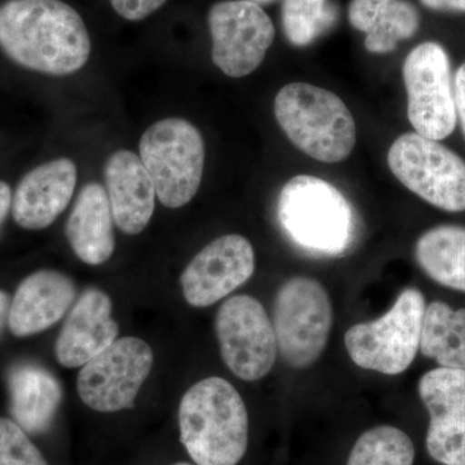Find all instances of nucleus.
<instances>
[{
  "label": "nucleus",
  "mask_w": 465,
  "mask_h": 465,
  "mask_svg": "<svg viewBox=\"0 0 465 465\" xmlns=\"http://www.w3.org/2000/svg\"><path fill=\"white\" fill-rule=\"evenodd\" d=\"M167 0H110L119 16L128 21H142L154 14Z\"/></svg>",
  "instance_id": "27"
},
{
  "label": "nucleus",
  "mask_w": 465,
  "mask_h": 465,
  "mask_svg": "<svg viewBox=\"0 0 465 465\" xmlns=\"http://www.w3.org/2000/svg\"><path fill=\"white\" fill-rule=\"evenodd\" d=\"M0 47L42 74H74L87 64L91 39L84 18L61 0H9L0 8Z\"/></svg>",
  "instance_id": "1"
},
{
  "label": "nucleus",
  "mask_w": 465,
  "mask_h": 465,
  "mask_svg": "<svg viewBox=\"0 0 465 465\" xmlns=\"http://www.w3.org/2000/svg\"><path fill=\"white\" fill-rule=\"evenodd\" d=\"M391 173L410 192L432 206L465 211V161L436 140L402 134L388 152Z\"/></svg>",
  "instance_id": "8"
},
{
  "label": "nucleus",
  "mask_w": 465,
  "mask_h": 465,
  "mask_svg": "<svg viewBox=\"0 0 465 465\" xmlns=\"http://www.w3.org/2000/svg\"><path fill=\"white\" fill-rule=\"evenodd\" d=\"M278 124L296 148L323 163H339L353 152L357 130L344 101L331 91L295 82L274 101Z\"/></svg>",
  "instance_id": "4"
},
{
  "label": "nucleus",
  "mask_w": 465,
  "mask_h": 465,
  "mask_svg": "<svg viewBox=\"0 0 465 465\" xmlns=\"http://www.w3.org/2000/svg\"><path fill=\"white\" fill-rule=\"evenodd\" d=\"M216 336L225 365L242 381H256L269 374L277 360L273 323L262 302L237 295L217 311Z\"/></svg>",
  "instance_id": "10"
},
{
  "label": "nucleus",
  "mask_w": 465,
  "mask_h": 465,
  "mask_svg": "<svg viewBox=\"0 0 465 465\" xmlns=\"http://www.w3.org/2000/svg\"><path fill=\"white\" fill-rule=\"evenodd\" d=\"M0 465H48L25 430L14 420L0 418Z\"/></svg>",
  "instance_id": "26"
},
{
  "label": "nucleus",
  "mask_w": 465,
  "mask_h": 465,
  "mask_svg": "<svg viewBox=\"0 0 465 465\" xmlns=\"http://www.w3.org/2000/svg\"><path fill=\"white\" fill-rule=\"evenodd\" d=\"M455 106L457 115L460 119L461 128L465 136V63L459 67L454 81Z\"/></svg>",
  "instance_id": "28"
},
{
  "label": "nucleus",
  "mask_w": 465,
  "mask_h": 465,
  "mask_svg": "<svg viewBox=\"0 0 465 465\" xmlns=\"http://www.w3.org/2000/svg\"><path fill=\"white\" fill-rule=\"evenodd\" d=\"M208 27L213 64L231 78L252 74L274 42L271 17L246 0L216 3L208 12Z\"/></svg>",
  "instance_id": "12"
},
{
  "label": "nucleus",
  "mask_w": 465,
  "mask_h": 465,
  "mask_svg": "<svg viewBox=\"0 0 465 465\" xmlns=\"http://www.w3.org/2000/svg\"><path fill=\"white\" fill-rule=\"evenodd\" d=\"M113 213L108 193L100 183H87L66 222V238L73 251L88 265H101L115 250Z\"/></svg>",
  "instance_id": "19"
},
{
  "label": "nucleus",
  "mask_w": 465,
  "mask_h": 465,
  "mask_svg": "<svg viewBox=\"0 0 465 465\" xmlns=\"http://www.w3.org/2000/svg\"><path fill=\"white\" fill-rule=\"evenodd\" d=\"M12 192L7 183L0 182V226L7 219L9 210L12 208Z\"/></svg>",
  "instance_id": "30"
},
{
  "label": "nucleus",
  "mask_w": 465,
  "mask_h": 465,
  "mask_svg": "<svg viewBox=\"0 0 465 465\" xmlns=\"http://www.w3.org/2000/svg\"><path fill=\"white\" fill-rule=\"evenodd\" d=\"M418 390L430 412L425 443L430 457L443 465H465V370H430Z\"/></svg>",
  "instance_id": "14"
},
{
  "label": "nucleus",
  "mask_w": 465,
  "mask_h": 465,
  "mask_svg": "<svg viewBox=\"0 0 465 465\" xmlns=\"http://www.w3.org/2000/svg\"><path fill=\"white\" fill-rule=\"evenodd\" d=\"M78 171L69 158H58L34 168L18 183L12 198L15 222L26 231L54 224L74 194Z\"/></svg>",
  "instance_id": "15"
},
{
  "label": "nucleus",
  "mask_w": 465,
  "mask_h": 465,
  "mask_svg": "<svg viewBox=\"0 0 465 465\" xmlns=\"http://www.w3.org/2000/svg\"><path fill=\"white\" fill-rule=\"evenodd\" d=\"M255 251L240 234L223 235L208 243L182 275L183 298L193 307L206 308L226 298L252 277Z\"/></svg>",
  "instance_id": "13"
},
{
  "label": "nucleus",
  "mask_w": 465,
  "mask_h": 465,
  "mask_svg": "<svg viewBox=\"0 0 465 465\" xmlns=\"http://www.w3.org/2000/svg\"><path fill=\"white\" fill-rule=\"evenodd\" d=\"M180 433L198 465H237L249 445V415L240 391L225 379H204L183 394Z\"/></svg>",
  "instance_id": "2"
},
{
  "label": "nucleus",
  "mask_w": 465,
  "mask_h": 465,
  "mask_svg": "<svg viewBox=\"0 0 465 465\" xmlns=\"http://www.w3.org/2000/svg\"><path fill=\"white\" fill-rule=\"evenodd\" d=\"M430 11L440 14H465V0H420Z\"/></svg>",
  "instance_id": "29"
},
{
  "label": "nucleus",
  "mask_w": 465,
  "mask_h": 465,
  "mask_svg": "<svg viewBox=\"0 0 465 465\" xmlns=\"http://www.w3.org/2000/svg\"><path fill=\"white\" fill-rule=\"evenodd\" d=\"M8 390L9 410L15 423L26 433L45 432L63 399L57 379L42 366L23 363L9 371Z\"/></svg>",
  "instance_id": "21"
},
{
  "label": "nucleus",
  "mask_w": 465,
  "mask_h": 465,
  "mask_svg": "<svg viewBox=\"0 0 465 465\" xmlns=\"http://www.w3.org/2000/svg\"><path fill=\"white\" fill-rule=\"evenodd\" d=\"M420 351L440 367L465 370V309L430 302L425 308Z\"/></svg>",
  "instance_id": "23"
},
{
  "label": "nucleus",
  "mask_w": 465,
  "mask_h": 465,
  "mask_svg": "<svg viewBox=\"0 0 465 465\" xmlns=\"http://www.w3.org/2000/svg\"><path fill=\"white\" fill-rule=\"evenodd\" d=\"M140 158L164 207L180 208L197 194L203 177L204 140L183 118L162 119L140 140Z\"/></svg>",
  "instance_id": "5"
},
{
  "label": "nucleus",
  "mask_w": 465,
  "mask_h": 465,
  "mask_svg": "<svg viewBox=\"0 0 465 465\" xmlns=\"http://www.w3.org/2000/svg\"><path fill=\"white\" fill-rule=\"evenodd\" d=\"M9 307H11V300L7 293L0 291V332L5 329V323L8 322Z\"/></svg>",
  "instance_id": "31"
},
{
  "label": "nucleus",
  "mask_w": 465,
  "mask_h": 465,
  "mask_svg": "<svg viewBox=\"0 0 465 465\" xmlns=\"http://www.w3.org/2000/svg\"><path fill=\"white\" fill-rule=\"evenodd\" d=\"M415 259L430 280L465 292V228L434 226L423 232L415 244Z\"/></svg>",
  "instance_id": "22"
},
{
  "label": "nucleus",
  "mask_w": 465,
  "mask_h": 465,
  "mask_svg": "<svg viewBox=\"0 0 465 465\" xmlns=\"http://www.w3.org/2000/svg\"><path fill=\"white\" fill-rule=\"evenodd\" d=\"M348 18L366 34L365 48L374 54H391L420 27V14L410 0H351Z\"/></svg>",
  "instance_id": "20"
},
{
  "label": "nucleus",
  "mask_w": 465,
  "mask_h": 465,
  "mask_svg": "<svg viewBox=\"0 0 465 465\" xmlns=\"http://www.w3.org/2000/svg\"><path fill=\"white\" fill-rule=\"evenodd\" d=\"M118 333L109 296L97 289L84 291L58 335L57 361L67 369L84 366L114 342Z\"/></svg>",
  "instance_id": "16"
},
{
  "label": "nucleus",
  "mask_w": 465,
  "mask_h": 465,
  "mask_svg": "<svg viewBox=\"0 0 465 465\" xmlns=\"http://www.w3.org/2000/svg\"><path fill=\"white\" fill-rule=\"evenodd\" d=\"M341 12L333 0H283L282 26L293 47H308L338 24Z\"/></svg>",
  "instance_id": "24"
},
{
  "label": "nucleus",
  "mask_w": 465,
  "mask_h": 465,
  "mask_svg": "<svg viewBox=\"0 0 465 465\" xmlns=\"http://www.w3.org/2000/svg\"><path fill=\"white\" fill-rule=\"evenodd\" d=\"M246 2L253 3V5H265L271 3L277 2V0H246Z\"/></svg>",
  "instance_id": "32"
},
{
  "label": "nucleus",
  "mask_w": 465,
  "mask_h": 465,
  "mask_svg": "<svg viewBox=\"0 0 465 465\" xmlns=\"http://www.w3.org/2000/svg\"><path fill=\"white\" fill-rule=\"evenodd\" d=\"M76 295L75 284L56 271L35 272L18 286L9 307L8 326L18 338L50 329L65 316Z\"/></svg>",
  "instance_id": "18"
},
{
  "label": "nucleus",
  "mask_w": 465,
  "mask_h": 465,
  "mask_svg": "<svg viewBox=\"0 0 465 465\" xmlns=\"http://www.w3.org/2000/svg\"><path fill=\"white\" fill-rule=\"evenodd\" d=\"M415 448L405 432L391 425L361 434L347 465H414Z\"/></svg>",
  "instance_id": "25"
},
{
  "label": "nucleus",
  "mask_w": 465,
  "mask_h": 465,
  "mask_svg": "<svg viewBox=\"0 0 465 465\" xmlns=\"http://www.w3.org/2000/svg\"><path fill=\"white\" fill-rule=\"evenodd\" d=\"M153 362L148 342L133 336L116 339L79 372V397L94 411L128 409L152 371Z\"/></svg>",
  "instance_id": "11"
},
{
  "label": "nucleus",
  "mask_w": 465,
  "mask_h": 465,
  "mask_svg": "<svg viewBox=\"0 0 465 465\" xmlns=\"http://www.w3.org/2000/svg\"><path fill=\"white\" fill-rule=\"evenodd\" d=\"M407 116L416 134L445 140L457 127L451 63L445 48L424 42L407 54L402 66Z\"/></svg>",
  "instance_id": "9"
},
{
  "label": "nucleus",
  "mask_w": 465,
  "mask_h": 465,
  "mask_svg": "<svg viewBox=\"0 0 465 465\" xmlns=\"http://www.w3.org/2000/svg\"><path fill=\"white\" fill-rule=\"evenodd\" d=\"M326 289L309 277H292L278 290L273 327L278 351L293 369H307L322 356L332 329Z\"/></svg>",
  "instance_id": "7"
},
{
  "label": "nucleus",
  "mask_w": 465,
  "mask_h": 465,
  "mask_svg": "<svg viewBox=\"0 0 465 465\" xmlns=\"http://www.w3.org/2000/svg\"><path fill=\"white\" fill-rule=\"evenodd\" d=\"M425 308L420 290H403L384 316L354 324L345 332L351 360L361 369L384 375L405 372L420 349Z\"/></svg>",
  "instance_id": "6"
},
{
  "label": "nucleus",
  "mask_w": 465,
  "mask_h": 465,
  "mask_svg": "<svg viewBox=\"0 0 465 465\" xmlns=\"http://www.w3.org/2000/svg\"><path fill=\"white\" fill-rule=\"evenodd\" d=\"M113 219L125 234H140L155 210L154 183L140 155L130 150L113 153L104 168Z\"/></svg>",
  "instance_id": "17"
},
{
  "label": "nucleus",
  "mask_w": 465,
  "mask_h": 465,
  "mask_svg": "<svg viewBox=\"0 0 465 465\" xmlns=\"http://www.w3.org/2000/svg\"><path fill=\"white\" fill-rule=\"evenodd\" d=\"M277 216L290 240L314 255L344 256L357 240L353 206L336 186L312 174H299L283 186Z\"/></svg>",
  "instance_id": "3"
},
{
  "label": "nucleus",
  "mask_w": 465,
  "mask_h": 465,
  "mask_svg": "<svg viewBox=\"0 0 465 465\" xmlns=\"http://www.w3.org/2000/svg\"><path fill=\"white\" fill-rule=\"evenodd\" d=\"M174 465H191V464H186V463H179V464H174Z\"/></svg>",
  "instance_id": "33"
}]
</instances>
